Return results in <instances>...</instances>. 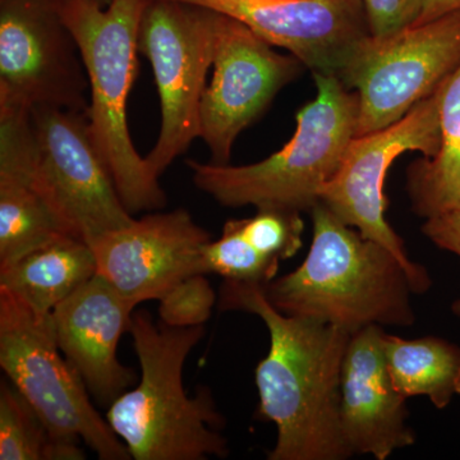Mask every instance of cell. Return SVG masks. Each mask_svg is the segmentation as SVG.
I'll return each instance as SVG.
<instances>
[{"mask_svg":"<svg viewBox=\"0 0 460 460\" xmlns=\"http://www.w3.org/2000/svg\"><path fill=\"white\" fill-rule=\"evenodd\" d=\"M219 308L256 314L270 335L257 365L260 419L274 423L277 444L269 460H345L352 453L341 435V367L350 334L310 317L280 313L262 284L224 280Z\"/></svg>","mask_w":460,"mask_h":460,"instance_id":"cell-1","label":"cell"},{"mask_svg":"<svg viewBox=\"0 0 460 460\" xmlns=\"http://www.w3.org/2000/svg\"><path fill=\"white\" fill-rule=\"evenodd\" d=\"M314 234L304 263L263 286L280 313L332 323L354 334L368 326L413 325L410 272L383 244L363 237L323 202L314 206Z\"/></svg>","mask_w":460,"mask_h":460,"instance_id":"cell-2","label":"cell"},{"mask_svg":"<svg viewBox=\"0 0 460 460\" xmlns=\"http://www.w3.org/2000/svg\"><path fill=\"white\" fill-rule=\"evenodd\" d=\"M131 332L140 362V381L109 405L105 419L135 460L226 458L228 443L220 434L222 414L213 394L199 386L195 396L183 386V368L204 326L168 328L147 311L133 314Z\"/></svg>","mask_w":460,"mask_h":460,"instance_id":"cell-3","label":"cell"},{"mask_svg":"<svg viewBox=\"0 0 460 460\" xmlns=\"http://www.w3.org/2000/svg\"><path fill=\"white\" fill-rule=\"evenodd\" d=\"M150 0H59L90 84L86 115L100 153L127 210H160L166 195L159 178L133 145L127 119L129 93L138 75V27Z\"/></svg>","mask_w":460,"mask_h":460,"instance_id":"cell-4","label":"cell"},{"mask_svg":"<svg viewBox=\"0 0 460 460\" xmlns=\"http://www.w3.org/2000/svg\"><path fill=\"white\" fill-rule=\"evenodd\" d=\"M317 95L296 115L293 137L250 165L187 160L199 190L228 208L252 205L310 213L356 137L358 95L335 75H314Z\"/></svg>","mask_w":460,"mask_h":460,"instance_id":"cell-5","label":"cell"},{"mask_svg":"<svg viewBox=\"0 0 460 460\" xmlns=\"http://www.w3.org/2000/svg\"><path fill=\"white\" fill-rule=\"evenodd\" d=\"M0 367L56 438L84 441L102 460L131 454L93 407L54 337L50 314H36L0 290Z\"/></svg>","mask_w":460,"mask_h":460,"instance_id":"cell-6","label":"cell"},{"mask_svg":"<svg viewBox=\"0 0 460 460\" xmlns=\"http://www.w3.org/2000/svg\"><path fill=\"white\" fill-rule=\"evenodd\" d=\"M460 66V9L363 39L338 78L358 95L356 136L380 131L434 95Z\"/></svg>","mask_w":460,"mask_h":460,"instance_id":"cell-7","label":"cell"},{"mask_svg":"<svg viewBox=\"0 0 460 460\" xmlns=\"http://www.w3.org/2000/svg\"><path fill=\"white\" fill-rule=\"evenodd\" d=\"M217 12L174 2L150 0L138 27L137 48L150 60L159 93L162 127L145 156L160 178L199 137V107L213 66Z\"/></svg>","mask_w":460,"mask_h":460,"instance_id":"cell-8","label":"cell"},{"mask_svg":"<svg viewBox=\"0 0 460 460\" xmlns=\"http://www.w3.org/2000/svg\"><path fill=\"white\" fill-rule=\"evenodd\" d=\"M440 145L438 93L419 102L401 120L365 136L348 146L338 172L323 187L320 202L363 237L383 244L410 272L414 293L431 288L428 269L411 261L404 242L386 220L385 181L393 163L408 151L432 157Z\"/></svg>","mask_w":460,"mask_h":460,"instance_id":"cell-9","label":"cell"},{"mask_svg":"<svg viewBox=\"0 0 460 460\" xmlns=\"http://www.w3.org/2000/svg\"><path fill=\"white\" fill-rule=\"evenodd\" d=\"M36 186L69 234L87 244L135 222L91 133L86 111L33 107Z\"/></svg>","mask_w":460,"mask_h":460,"instance_id":"cell-10","label":"cell"},{"mask_svg":"<svg viewBox=\"0 0 460 460\" xmlns=\"http://www.w3.org/2000/svg\"><path fill=\"white\" fill-rule=\"evenodd\" d=\"M89 77L59 0H0V102L86 111Z\"/></svg>","mask_w":460,"mask_h":460,"instance_id":"cell-11","label":"cell"},{"mask_svg":"<svg viewBox=\"0 0 460 460\" xmlns=\"http://www.w3.org/2000/svg\"><path fill=\"white\" fill-rule=\"evenodd\" d=\"M292 54L283 56L250 27L217 12L214 74L199 107V138L213 164H229L233 146L302 69Z\"/></svg>","mask_w":460,"mask_h":460,"instance_id":"cell-12","label":"cell"},{"mask_svg":"<svg viewBox=\"0 0 460 460\" xmlns=\"http://www.w3.org/2000/svg\"><path fill=\"white\" fill-rule=\"evenodd\" d=\"M210 233L184 208L146 215L90 242L98 274L132 304L160 301L178 284L205 274Z\"/></svg>","mask_w":460,"mask_h":460,"instance_id":"cell-13","label":"cell"},{"mask_svg":"<svg viewBox=\"0 0 460 460\" xmlns=\"http://www.w3.org/2000/svg\"><path fill=\"white\" fill-rule=\"evenodd\" d=\"M226 14L314 75H335L371 35L361 0H174Z\"/></svg>","mask_w":460,"mask_h":460,"instance_id":"cell-14","label":"cell"},{"mask_svg":"<svg viewBox=\"0 0 460 460\" xmlns=\"http://www.w3.org/2000/svg\"><path fill=\"white\" fill-rule=\"evenodd\" d=\"M136 307L96 272L50 314L60 352L100 405L109 407L137 378L117 353Z\"/></svg>","mask_w":460,"mask_h":460,"instance_id":"cell-15","label":"cell"},{"mask_svg":"<svg viewBox=\"0 0 460 460\" xmlns=\"http://www.w3.org/2000/svg\"><path fill=\"white\" fill-rule=\"evenodd\" d=\"M383 326L350 335L341 378V435L352 456L386 460L416 443L408 425L407 398L395 389L387 368Z\"/></svg>","mask_w":460,"mask_h":460,"instance_id":"cell-16","label":"cell"},{"mask_svg":"<svg viewBox=\"0 0 460 460\" xmlns=\"http://www.w3.org/2000/svg\"><path fill=\"white\" fill-rule=\"evenodd\" d=\"M31 109L0 104V266L71 235L33 178Z\"/></svg>","mask_w":460,"mask_h":460,"instance_id":"cell-17","label":"cell"},{"mask_svg":"<svg viewBox=\"0 0 460 460\" xmlns=\"http://www.w3.org/2000/svg\"><path fill=\"white\" fill-rule=\"evenodd\" d=\"M98 272L93 248L62 235L16 261L0 266V290L32 313L48 316Z\"/></svg>","mask_w":460,"mask_h":460,"instance_id":"cell-18","label":"cell"},{"mask_svg":"<svg viewBox=\"0 0 460 460\" xmlns=\"http://www.w3.org/2000/svg\"><path fill=\"white\" fill-rule=\"evenodd\" d=\"M440 145L408 166L411 210L423 219L460 208V66L438 89Z\"/></svg>","mask_w":460,"mask_h":460,"instance_id":"cell-19","label":"cell"},{"mask_svg":"<svg viewBox=\"0 0 460 460\" xmlns=\"http://www.w3.org/2000/svg\"><path fill=\"white\" fill-rule=\"evenodd\" d=\"M387 368L405 398L428 396L444 410L460 395V347L443 338L402 339L385 334Z\"/></svg>","mask_w":460,"mask_h":460,"instance_id":"cell-20","label":"cell"},{"mask_svg":"<svg viewBox=\"0 0 460 460\" xmlns=\"http://www.w3.org/2000/svg\"><path fill=\"white\" fill-rule=\"evenodd\" d=\"M80 441L50 434L11 383L0 385V460H83Z\"/></svg>","mask_w":460,"mask_h":460,"instance_id":"cell-21","label":"cell"},{"mask_svg":"<svg viewBox=\"0 0 460 460\" xmlns=\"http://www.w3.org/2000/svg\"><path fill=\"white\" fill-rule=\"evenodd\" d=\"M205 274H217L224 280L247 281L266 286L277 278L279 263L260 253L242 234L235 219L224 224L220 238L211 239L204 248Z\"/></svg>","mask_w":460,"mask_h":460,"instance_id":"cell-22","label":"cell"},{"mask_svg":"<svg viewBox=\"0 0 460 460\" xmlns=\"http://www.w3.org/2000/svg\"><path fill=\"white\" fill-rule=\"evenodd\" d=\"M243 237L263 256L281 262L302 248L305 222L302 213L280 208H259L256 214L235 219Z\"/></svg>","mask_w":460,"mask_h":460,"instance_id":"cell-23","label":"cell"},{"mask_svg":"<svg viewBox=\"0 0 460 460\" xmlns=\"http://www.w3.org/2000/svg\"><path fill=\"white\" fill-rule=\"evenodd\" d=\"M159 320L168 328L204 326L213 314L217 295L206 275L187 278L159 301Z\"/></svg>","mask_w":460,"mask_h":460,"instance_id":"cell-24","label":"cell"},{"mask_svg":"<svg viewBox=\"0 0 460 460\" xmlns=\"http://www.w3.org/2000/svg\"><path fill=\"white\" fill-rule=\"evenodd\" d=\"M372 36H386L416 25L422 0H361Z\"/></svg>","mask_w":460,"mask_h":460,"instance_id":"cell-25","label":"cell"},{"mask_svg":"<svg viewBox=\"0 0 460 460\" xmlns=\"http://www.w3.org/2000/svg\"><path fill=\"white\" fill-rule=\"evenodd\" d=\"M420 230L435 246L460 257V208L426 219ZM452 311L460 319V298Z\"/></svg>","mask_w":460,"mask_h":460,"instance_id":"cell-26","label":"cell"},{"mask_svg":"<svg viewBox=\"0 0 460 460\" xmlns=\"http://www.w3.org/2000/svg\"><path fill=\"white\" fill-rule=\"evenodd\" d=\"M459 9L460 0H422V12L417 23L429 22Z\"/></svg>","mask_w":460,"mask_h":460,"instance_id":"cell-27","label":"cell"},{"mask_svg":"<svg viewBox=\"0 0 460 460\" xmlns=\"http://www.w3.org/2000/svg\"><path fill=\"white\" fill-rule=\"evenodd\" d=\"M93 2L98 3V4L102 5V7H107L109 3H111V0H93Z\"/></svg>","mask_w":460,"mask_h":460,"instance_id":"cell-28","label":"cell"}]
</instances>
